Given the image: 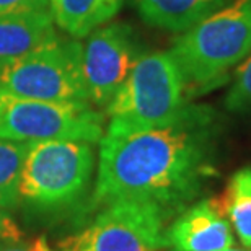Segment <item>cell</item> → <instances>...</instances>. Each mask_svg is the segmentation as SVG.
Instances as JSON below:
<instances>
[{"label":"cell","instance_id":"14","mask_svg":"<svg viewBox=\"0 0 251 251\" xmlns=\"http://www.w3.org/2000/svg\"><path fill=\"white\" fill-rule=\"evenodd\" d=\"M28 144L0 137V207L13 210L20 205V178Z\"/></svg>","mask_w":251,"mask_h":251},{"label":"cell","instance_id":"19","mask_svg":"<svg viewBox=\"0 0 251 251\" xmlns=\"http://www.w3.org/2000/svg\"><path fill=\"white\" fill-rule=\"evenodd\" d=\"M172 251H173V250H172ZM224 251H251V248H235V247H232V248L224 250Z\"/></svg>","mask_w":251,"mask_h":251},{"label":"cell","instance_id":"7","mask_svg":"<svg viewBox=\"0 0 251 251\" xmlns=\"http://www.w3.org/2000/svg\"><path fill=\"white\" fill-rule=\"evenodd\" d=\"M165 215L149 204L114 201L103 205L78 232L62 238L57 251H160L168 247Z\"/></svg>","mask_w":251,"mask_h":251},{"label":"cell","instance_id":"18","mask_svg":"<svg viewBox=\"0 0 251 251\" xmlns=\"http://www.w3.org/2000/svg\"><path fill=\"white\" fill-rule=\"evenodd\" d=\"M22 238H25V233L17 224V220L10 215V210L0 207V242H18Z\"/></svg>","mask_w":251,"mask_h":251},{"label":"cell","instance_id":"4","mask_svg":"<svg viewBox=\"0 0 251 251\" xmlns=\"http://www.w3.org/2000/svg\"><path fill=\"white\" fill-rule=\"evenodd\" d=\"M184 78L172 52H147L106 106L108 127L139 129L167 123L188 101Z\"/></svg>","mask_w":251,"mask_h":251},{"label":"cell","instance_id":"15","mask_svg":"<svg viewBox=\"0 0 251 251\" xmlns=\"http://www.w3.org/2000/svg\"><path fill=\"white\" fill-rule=\"evenodd\" d=\"M225 108L232 113H251V56L235 69Z\"/></svg>","mask_w":251,"mask_h":251},{"label":"cell","instance_id":"8","mask_svg":"<svg viewBox=\"0 0 251 251\" xmlns=\"http://www.w3.org/2000/svg\"><path fill=\"white\" fill-rule=\"evenodd\" d=\"M137 34L127 23H106L82 44V72L88 101L106 109L134 64L142 56Z\"/></svg>","mask_w":251,"mask_h":251},{"label":"cell","instance_id":"20","mask_svg":"<svg viewBox=\"0 0 251 251\" xmlns=\"http://www.w3.org/2000/svg\"><path fill=\"white\" fill-rule=\"evenodd\" d=\"M0 243H2V242H0Z\"/></svg>","mask_w":251,"mask_h":251},{"label":"cell","instance_id":"13","mask_svg":"<svg viewBox=\"0 0 251 251\" xmlns=\"http://www.w3.org/2000/svg\"><path fill=\"white\" fill-rule=\"evenodd\" d=\"M220 201L238 240L251 248V167L240 168L230 176Z\"/></svg>","mask_w":251,"mask_h":251},{"label":"cell","instance_id":"16","mask_svg":"<svg viewBox=\"0 0 251 251\" xmlns=\"http://www.w3.org/2000/svg\"><path fill=\"white\" fill-rule=\"evenodd\" d=\"M51 0H0V17L31 12H49Z\"/></svg>","mask_w":251,"mask_h":251},{"label":"cell","instance_id":"10","mask_svg":"<svg viewBox=\"0 0 251 251\" xmlns=\"http://www.w3.org/2000/svg\"><path fill=\"white\" fill-rule=\"evenodd\" d=\"M57 38L51 12L0 17V65L26 56Z\"/></svg>","mask_w":251,"mask_h":251},{"label":"cell","instance_id":"5","mask_svg":"<svg viewBox=\"0 0 251 251\" xmlns=\"http://www.w3.org/2000/svg\"><path fill=\"white\" fill-rule=\"evenodd\" d=\"M0 95L48 101H88L82 72V43L57 38L0 65Z\"/></svg>","mask_w":251,"mask_h":251},{"label":"cell","instance_id":"6","mask_svg":"<svg viewBox=\"0 0 251 251\" xmlns=\"http://www.w3.org/2000/svg\"><path fill=\"white\" fill-rule=\"evenodd\" d=\"M104 116L88 101H48L0 95V137L33 144L82 140L98 144Z\"/></svg>","mask_w":251,"mask_h":251},{"label":"cell","instance_id":"17","mask_svg":"<svg viewBox=\"0 0 251 251\" xmlns=\"http://www.w3.org/2000/svg\"><path fill=\"white\" fill-rule=\"evenodd\" d=\"M0 251H57L49 243L46 235H38L33 238H22L18 242L0 243Z\"/></svg>","mask_w":251,"mask_h":251},{"label":"cell","instance_id":"9","mask_svg":"<svg viewBox=\"0 0 251 251\" xmlns=\"http://www.w3.org/2000/svg\"><path fill=\"white\" fill-rule=\"evenodd\" d=\"M173 251H224L235 245L220 198H204L179 212L167 228Z\"/></svg>","mask_w":251,"mask_h":251},{"label":"cell","instance_id":"12","mask_svg":"<svg viewBox=\"0 0 251 251\" xmlns=\"http://www.w3.org/2000/svg\"><path fill=\"white\" fill-rule=\"evenodd\" d=\"M126 0H51L54 23L72 38H85L109 23Z\"/></svg>","mask_w":251,"mask_h":251},{"label":"cell","instance_id":"11","mask_svg":"<svg viewBox=\"0 0 251 251\" xmlns=\"http://www.w3.org/2000/svg\"><path fill=\"white\" fill-rule=\"evenodd\" d=\"M137 13L150 26L184 33L233 0H132Z\"/></svg>","mask_w":251,"mask_h":251},{"label":"cell","instance_id":"2","mask_svg":"<svg viewBox=\"0 0 251 251\" xmlns=\"http://www.w3.org/2000/svg\"><path fill=\"white\" fill-rule=\"evenodd\" d=\"M188 97L220 87L251 56V0H233L188 31L172 48Z\"/></svg>","mask_w":251,"mask_h":251},{"label":"cell","instance_id":"1","mask_svg":"<svg viewBox=\"0 0 251 251\" xmlns=\"http://www.w3.org/2000/svg\"><path fill=\"white\" fill-rule=\"evenodd\" d=\"M220 137L219 113L194 103L157 126L104 129L90 205L134 201L172 222L215 178Z\"/></svg>","mask_w":251,"mask_h":251},{"label":"cell","instance_id":"3","mask_svg":"<svg viewBox=\"0 0 251 251\" xmlns=\"http://www.w3.org/2000/svg\"><path fill=\"white\" fill-rule=\"evenodd\" d=\"M93 144L48 140L28 144L20 178V204L36 212H62L88 194L95 172Z\"/></svg>","mask_w":251,"mask_h":251}]
</instances>
